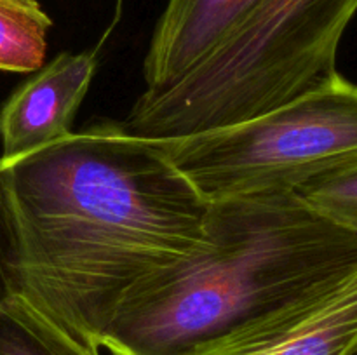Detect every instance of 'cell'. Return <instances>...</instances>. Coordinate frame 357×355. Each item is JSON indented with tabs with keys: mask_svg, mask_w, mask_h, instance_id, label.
<instances>
[{
	"mask_svg": "<svg viewBox=\"0 0 357 355\" xmlns=\"http://www.w3.org/2000/svg\"><path fill=\"white\" fill-rule=\"evenodd\" d=\"M16 294L82 343L126 296L209 239L211 204L160 139L100 122L0 162Z\"/></svg>",
	"mask_w": 357,
	"mask_h": 355,
	"instance_id": "obj_1",
	"label": "cell"
},
{
	"mask_svg": "<svg viewBox=\"0 0 357 355\" xmlns=\"http://www.w3.org/2000/svg\"><path fill=\"white\" fill-rule=\"evenodd\" d=\"M201 249L132 289L101 336L112 355H185L357 271V235L296 191L213 202Z\"/></svg>",
	"mask_w": 357,
	"mask_h": 355,
	"instance_id": "obj_2",
	"label": "cell"
},
{
	"mask_svg": "<svg viewBox=\"0 0 357 355\" xmlns=\"http://www.w3.org/2000/svg\"><path fill=\"white\" fill-rule=\"evenodd\" d=\"M357 0H260L197 66L136 97L124 127L153 139L183 138L271 111L337 72Z\"/></svg>",
	"mask_w": 357,
	"mask_h": 355,
	"instance_id": "obj_3",
	"label": "cell"
},
{
	"mask_svg": "<svg viewBox=\"0 0 357 355\" xmlns=\"http://www.w3.org/2000/svg\"><path fill=\"white\" fill-rule=\"evenodd\" d=\"M160 143L209 204L296 191L357 164V84L337 70L258 117Z\"/></svg>",
	"mask_w": 357,
	"mask_h": 355,
	"instance_id": "obj_4",
	"label": "cell"
},
{
	"mask_svg": "<svg viewBox=\"0 0 357 355\" xmlns=\"http://www.w3.org/2000/svg\"><path fill=\"white\" fill-rule=\"evenodd\" d=\"M357 340V271L185 355H344Z\"/></svg>",
	"mask_w": 357,
	"mask_h": 355,
	"instance_id": "obj_5",
	"label": "cell"
},
{
	"mask_svg": "<svg viewBox=\"0 0 357 355\" xmlns=\"http://www.w3.org/2000/svg\"><path fill=\"white\" fill-rule=\"evenodd\" d=\"M96 70V49L59 52L21 84L0 108V162L21 159L72 134Z\"/></svg>",
	"mask_w": 357,
	"mask_h": 355,
	"instance_id": "obj_6",
	"label": "cell"
},
{
	"mask_svg": "<svg viewBox=\"0 0 357 355\" xmlns=\"http://www.w3.org/2000/svg\"><path fill=\"white\" fill-rule=\"evenodd\" d=\"M260 0H167L143 61L145 90H159L204 61Z\"/></svg>",
	"mask_w": 357,
	"mask_h": 355,
	"instance_id": "obj_7",
	"label": "cell"
},
{
	"mask_svg": "<svg viewBox=\"0 0 357 355\" xmlns=\"http://www.w3.org/2000/svg\"><path fill=\"white\" fill-rule=\"evenodd\" d=\"M70 336L20 294L0 306V355H101Z\"/></svg>",
	"mask_w": 357,
	"mask_h": 355,
	"instance_id": "obj_8",
	"label": "cell"
},
{
	"mask_svg": "<svg viewBox=\"0 0 357 355\" xmlns=\"http://www.w3.org/2000/svg\"><path fill=\"white\" fill-rule=\"evenodd\" d=\"M52 19L38 0H0V72H37Z\"/></svg>",
	"mask_w": 357,
	"mask_h": 355,
	"instance_id": "obj_9",
	"label": "cell"
},
{
	"mask_svg": "<svg viewBox=\"0 0 357 355\" xmlns=\"http://www.w3.org/2000/svg\"><path fill=\"white\" fill-rule=\"evenodd\" d=\"M296 194L317 212L357 235V164L309 181Z\"/></svg>",
	"mask_w": 357,
	"mask_h": 355,
	"instance_id": "obj_10",
	"label": "cell"
},
{
	"mask_svg": "<svg viewBox=\"0 0 357 355\" xmlns=\"http://www.w3.org/2000/svg\"><path fill=\"white\" fill-rule=\"evenodd\" d=\"M16 294V274H14V244L7 219L6 202L0 187V306Z\"/></svg>",
	"mask_w": 357,
	"mask_h": 355,
	"instance_id": "obj_11",
	"label": "cell"
},
{
	"mask_svg": "<svg viewBox=\"0 0 357 355\" xmlns=\"http://www.w3.org/2000/svg\"><path fill=\"white\" fill-rule=\"evenodd\" d=\"M344 355H357V340L354 341V343H352V347L349 348V350L345 352Z\"/></svg>",
	"mask_w": 357,
	"mask_h": 355,
	"instance_id": "obj_12",
	"label": "cell"
}]
</instances>
